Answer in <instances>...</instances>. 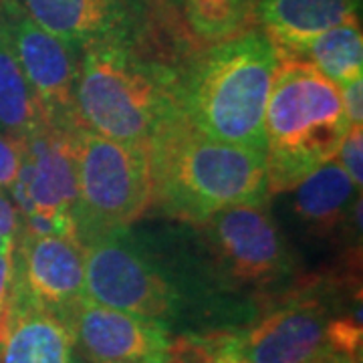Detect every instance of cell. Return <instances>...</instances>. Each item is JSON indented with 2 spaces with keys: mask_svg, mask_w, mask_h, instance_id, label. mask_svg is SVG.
<instances>
[{
  "mask_svg": "<svg viewBox=\"0 0 363 363\" xmlns=\"http://www.w3.org/2000/svg\"><path fill=\"white\" fill-rule=\"evenodd\" d=\"M152 204L178 220L200 224L222 208L269 198L264 152L212 140L178 111L147 143Z\"/></svg>",
  "mask_w": 363,
  "mask_h": 363,
  "instance_id": "obj_1",
  "label": "cell"
},
{
  "mask_svg": "<svg viewBox=\"0 0 363 363\" xmlns=\"http://www.w3.org/2000/svg\"><path fill=\"white\" fill-rule=\"evenodd\" d=\"M277 65V49L262 28L214 43L176 73V111L212 140L264 152V111Z\"/></svg>",
  "mask_w": 363,
  "mask_h": 363,
  "instance_id": "obj_2",
  "label": "cell"
},
{
  "mask_svg": "<svg viewBox=\"0 0 363 363\" xmlns=\"http://www.w3.org/2000/svg\"><path fill=\"white\" fill-rule=\"evenodd\" d=\"M347 130L337 85L303 59L279 57L264 111L269 194L291 192L335 160Z\"/></svg>",
  "mask_w": 363,
  "mask_h": 363,
  "instance_id": "obj_3",
  "label": "cell"
},
{
  "mask_svg": "<svg viewBox=\"0 0 363 363\" xmlns=\"http://www.w3.org/2000/svg\"><path fill=\"white\" fill-rule=\"evenodd\" d=\"M135 45L105 40L85 47L75 105L81 128L147 150L157 128L176 113V73L143 59Z\"/></svg>",
  "mask_w": 363,
  "mask_h": 363,
  "instance_id": "obj_4",
  "label": "cell"
},
{
  "mask_svg": "<svg viewBox=\"0 0 363 363\" xmlns=\"http://www.w3.org/2000/svg\"><path fill=\"white\" fill-rule=\"evenodd\" d=\"M73 152L77 174L73 226L81 245L128 230L152 206L147 150L77 128Z\"/></svg>",
  "mask_w": 363,
  "mask_h": 363,
  "instance_id": "obj_5",
  "label": "cell"
},
{
  "mask_svg": "<svg viewBox=\"0 0 363 363\" xmlns=\"http://www.w3.org/2000/svg\"><path fill=\"white\" fill-rule=\"evenodd\" d=\"M83 248L87 298L164 323L178 317L184 298L176 279L128 230L91 238Z\"/></svg>",
  "mask_w": 363,
  "mask_h": 363,
  "instance_id": "obj_6",
  "label": "cell"
},
{
  "mask_svg": "<svg viewBox=\"0 0 363 363\" xmlns=\"http://www.w3.org/2000/svg\"><path fill=\"white\" fill-rule=\"evenodd\" d=\"M196 226L212 277L226 289H267L291 277L293 257L269 198L222 208Z\"/></svg>",
  "mask_w": 363,
  "mask_h": 363,
  "instance_id": "obj_7",
  "label": "cell"
},
{
  "mask_svg": "<svg viewBox=\"0 0 363 363\" xmlns=\"http://www.w3.org/2000/svg\"><path fill=\"white\" fill-rule=\"evenodd\" d=\"M73 133L75 130L43 123L21 142V169L9 190L21 216V233L75 234Z\"/></svg>",
  "mask_w": 363,
  "mask_h": 363,
  "instance_id": "obj_8",
  "label": "cell"
},
{
  "mask_svg": "<svg viewBox=\"0 0 363 363\" xmlns=\"http://www.w3.org/2000/svg\"><path fill=\"white\" fill-rule=\"evenodd\" d=\"M335 317L321 298H291L260 321L238 331L198 335L208 351L234 363H309L331 347Z\"/></svg>",
  "mask_w": 363,
  "mask_h": 363,
  "instance_id": "obj_9",
  "label": "cell"
},
{
  "mask_svg": "<svg viewBox=\"0 0 363 363\" xmlns=\"http://www.w3.org/2000/svg\"><path fill=\"white\" fill-rule=\"evenodd\" d=\"M0 14L45 123L61 130L81 128L75 105L81 49L43 28L21 0H0Z\"/></svg>",
  "mask_w": 363,
  "mask_h": 363,
  "instance_id": "obj_10",
  "label": "cell"
},
{
  "mask_svg": "<svg viewBox=\"0 0 363 363\" xmlns=\"http://www.w3.org/2000/svg\"><path fill=\"white\" fill-rule=\"evenodd\" d=\"M77 357L107 363H169L174 341L168 323L117 311L83 298L65 317Z\"/></svg>",
  "mask_w": 363,
  "mask_h": 363,
  "instance_id": "obj_11",
  "label": "cell"
},
{
  "mask_svg": "<svg viewBox=\"0 0 363 363\" xmlns=\"http://www.w3.org/2000/svg\"><path fill=\"white\" fill-rule=\"evenodd\" d=\"M13 295L65 319L87 297L85 248L75 234L18 233L13 252Z\"/></svg>",
  "mask_w": 363,
  "mask_h": 363,
  "instance_id": "obj_12",
  "label": "cell"
},
{
  "mask_svg": "<svg viewBox=\"0 0 363 363\" xmlns=\"http://www.w3.org/2000/svg\"><path fill=\"white\" fill-rule=\"evenodd\" d=\"M43 28L77 49L105 40H140L143 26L119 0H21Z\"/></svg>",
  "mask_w": 363,
  "mask_h": 363,
  "instance_id": "obj_13",
  "label": "cell"
},
{
  "mask_svg": "<svg viewBox=\"0 0 363 363\" xmlns=\"http://www.w3.org/2000/svg\"><path fill=\"white\" fill-rule=\"evenodd\" d=\"M0 363H77L69 325L61 315L11 293L0 329Z\"/></svg>",
  "mask_w": 363,
  "mask_h": 363,
  "instance_id": "obj_14",
  "label": "cell"
},
{
  "mask_svg": "<svg viewBox=\"0 0 363 363\" xmlns=\"http://www.w3.org/2000/svg\"><path fill=\"white\" fill-rule=\"evenodd\" d=\"M362 0H259L257 21L279 57H295L321 33L355 21Z\"/></svg>",
  "mask_w": 363,
  "mask_h": 363,
  "instance_id": "obj_15",
  "label": "cell"
},
{
  "mask_svg": "<svg viewBox=\"0 0 363 363\" xmlns=\"http://www.w3.org/2000/svg\"><path fill=\"white\" fill-rule=\"evenodd\" d=\"M295 192V214L313 233L327 236L339 233L351 214H355L362 200L359 188L345 174L337 160L313 169L293 188Z\"/></svg>",
  "mask_w": 363,
  "mask_h": 363,
  "instance_id": "obj_16",
  "label": "cell"
},
{
  "mask_svg": "<svg viewBox=\"0 0 363 363\" xmlns=\"http://www.w3.org/2000/svg\"><path fill=\"white\" fill-rule=\"evenodd\" d=\"M43 123L39 101L14 55L0 14V133L21 143Z\"/></svg>",
  "mask_w": 363,
  "mask_h": 363,
  "instance_id": "obj_17",
  "label": "cell"
},
{
  "mask_svg": "<svg viewBox=\"0 0 363 363\" xmlns=\"http://www.w3.org/2000/svg\"><path fill=\"white\" fill-rule=\"evenodd\" d=\"M295 59L311 63L335 85L363 77V37L359 18L347 21L307 43Z\"/></svg>",
  "mask_w": 363,
  "mask_h": 363,
  "instance_id": "obj_18",
  "label": "cell"
},
{
  "mask_svg": "<svg viewBox=\"0 0 363 363\" xmlns=\"http://www.w3.org/2000/svg\"><path fill=\"white\" fill-rule=\"evenodd\" d=\"M259 0H184L186 23L204 43H220L255 28Z\"/></svg>",
  "mask_w": 363,
  "mask_h": 363,
  "instance_id": "obj_19",
  "label": "cell"
},
{
  "mask_svg": "<svg viewBox=\"0 0 363 363\" xmlns=\"http://www.w3.org/2000/svg\"><path fill=\"white\" fill-rule=\"evenodd\" d=\"M341 168L350 176L355 188L362 190L363 182V131L362 125H350L343 142L339 145L337 156H335Z\"/></svg>",
  "mask_w": 363,
  "mask_h": 363,
  "instance_id": "obj_20",
  "label": "cell"
},
{
  "mask_svg": "<svg viewBox=\"0 0 363 363\" xmlns=\"http://www.w3.org/2000/svg\"><path fill=\"white\" fill-rule=\"evenodd\" d=\"M21 233V216L9 192L0 190V255L11 257Z\"/></svg>",
  "mask_w": 363,
  "mask_h": 363,
  "instance_id": "obj_21",
  "label": "cell"
},
{
  "mask_svg": "<svg viewBox=\"0 0 363 363\" xmlns=\"http://www.w3.org/2000/svg\"><path fill=\"white\" fill-rule=\"evenodd\" d=\"M169 363H234L226 357H220L212 351H208L194 333L182 335L174 341V353Z\"/></svg>",
  "mask_w": 363,
  "mask_h": 363,
  "instance_id": "obj_22",
  "label": "cell"
},
{
  "mask_svg": "<svg viewBox=\"0 0 363 363\" xmlns=\"http://www.w3.org/2000/svg\"><path fill=\"white\" fill-rule=\"evenodd\" d=\"M21 169V143L0 133V190L9 192Z\"/></svg>",
  "mask_w": 363,
  "mask_h": 363,
  "instance_id": "obj_23",
  "label": "cell"
},
{
  "mask_svg": "<svg viewBox=\"0 0 363 363\" xmlns=\"http://www.w3.org/2000/svg\"><path fill=\"white\" fill-rule=\"evenodd\" d=\"M339 91L350 125H363V77L339 85Z\"/></svg>",
  "mask_w": 363,
  "mask_h": 363,
  "instance_id": "obj_24",
  "label": "cell"
},
{
  "mask_svg": "<svg viewBox=\"0 0 363 363\" xmlns=\"http://www.w3.org/2000/svg\"><path fill=\"white\" fill-rule=\"evenodd\" d=\"M309 363H362V357H353L350 353H343V351L333 350H325L323 353H319L315 359H311Z\"/></svg>",
  "mask_w": 363,
  "mask_h": 363,
  "instance_id": "obj_25",
  "label": "cell"
},
{
  "mask_svg": "<svg viewBox=\"0 0 363 363\" xmlns=\"http://www.w3.org/2000/svg\"><path fill=\"white\" fill-rule=\"evenodd\" d=\"M128 11H130L135 21L142 26H145V21H147V14H150V6H152V0H119Z\"/></svg>",
  "mask_w": 363,
  "mask_h": 363,
  "instance_id": "obj_26",
  "label": "cell"
},
{
  "mask_svg": "<svg viewBox=\"0 0 363 363\" xmlns=\"http://www.w3.org/2000/svg\"><path fill=\"white\" fill-rule=\"evenodd\" d=\"M166 2H169L172 6H178V9H182V2H184V0H166Z\"/></svg>",
  "mask_w": 363,
  "mask_h": 363,
  "instance_id": "obj_27",
  "label": "cell"
},
{
  "mask_svg": "<svg viewBox=\"0 0 363 363\" xmlns=\"http://www.w3.org/2000/svg\"><path fill=\"white\" fill-rule=\"evenodd\" d=\"M77 363H107V362H85V359H81V357H77Z\"/></svg>",
  "mask_w": 363,
  "mask_h": 363,
  "instance_id": "obj_28",
  "label": "cell"
}]
</instances>
